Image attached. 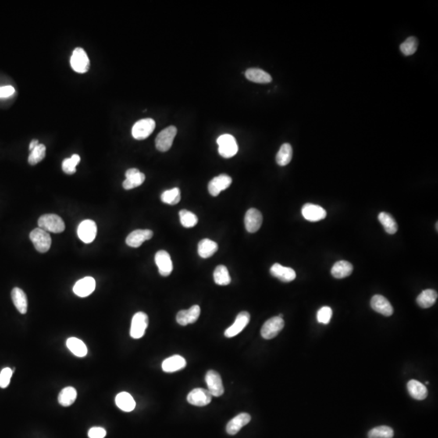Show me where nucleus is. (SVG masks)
<instances>
[{
  "label": "nucleus",
  "mask_w": 438,
  "mask_h": 438,
  "mask_svg": "<svg viewBox=\"0 0 438 438\" xmlns=\"http://www.w3.org/2000/svg\"><path fill=\"white\" fill-rule=\"evenodd\" d=\"M39 228L46 232L53 233H61L65 230V223L60 217L57 214H44L37 221Z\"/></svg>",
  "instance_id": "obj_1"
},
{
  "label": "nucleus",
  "mask_w": 438,
  "mask_h": 438,
  "mask_svg": "<svg viewBox=\"0 0 438 438\" xmlns=\"http://www.w3.org/2000/svg\"><path fill=\"white\" fill-rule=\"evenodd\" d=\"M218 153L224 158H231L237 154L239 147L236 138L232 135L223 134L217 140Z\"/></svg>",
  "instance_id": "obj_2"
},
{
  "label": "nucleus",
  "mask_w": 438,
  "mask_h": 438,
  "mask_svg": "<svg viewBox=\"0 0 438 438\" xmlns=\"http://www.w3.org/2000/svg\"><path fill=\"white\" fill-rule=\"evenodd\" d=\"M29 239L39 253H45L51 248V238L50 234L41 228H36L29 234Z\"/></svg>",
  "instance_id": "obj_3"
},
{
  "label": "nucleus",
  "mask_w": 438,
  "mask_h": 438,
  "mask_svg": "<svg viewBox=\"0 0 438 438\" xmlns=\"http://www.w3.org/2000/svg\"><path fill=\"white\" fill-rule=\"evenodd\" d=\"M155 121L153 119H140L133 125L132 135L136 140H142L152 134L155 129Z\"/></svg>",
  "instance_id": "obj_4"
},
{
  "label": "nucleus",
  "mask_w": 438,
  "mask_h": 438,
  "mask_svg": "<svg viewBox=\"0 0 438 438\" xmlns=\"http://www.w3.org/2000/svg\"><path fill=\"white\" fill-rule=\"evenodd\" d=\"M177 133V129L175 126L168 127L159 133L156 137V148L160 152H166L173 144L174 139Z\"/></svg>",
  "instance_id": "obj_5"
},
{
  "label": "nucleus",
  "mask_w": 438,
  "mask_h": 438,
  "mask_svg": "<svg viewBox=\"0 0 438 438\" xmlns=\"http://www.w3.org/2000/svg\"><path fill=\"white\" fill-rule=\"evenodd\" d=\"M70 61L72 69L78 73H86L90 69V58L83 48L75 49Z\"/></svg>",
  "instance_id": "obj_6"
},
{
  "label": "nucleus",
  "mask_w": 438,
  "mask_h": 438,
  "mask_svg": "<svg viewBox=\"0 0 438 438\" xmlns=\"http://www.w3.org/2000/svg\"><path fill=\"white\" fill-rule=\"evenodd\" d=\"M149 318L147 314L143 311L136 312L133 316L131 324L130 335L133 339H138L142 338L148 327Z\"/></svg>",
  "instance_id": "obj_7"
},
{
  "label": "nucleus",
  "mask_w": 438,
  "mask_h": 438,
  "mask_svg": "<svg viewBox=\"0 0 438 438\" xmlns=\"http://www.w3.org/2000/svg\"><path fill=\"white\" fill-rule=\"evenodd\" d=\"M285 322L282 318L274 317L265 321L261 328V336L265 339H272L280 333L284 327Z\"/></svg>",
  "instance_id": "obj_8"
},
{
  "label": "nucleus",
  "mask_w": 438,
  "mask_h": 438,
  "mask_svg": "<svg viewBox=\"0 0 438 438\" xmlns=\"http://www.w3.org/2000/svg\"><path fill=\"white\" fill-rule=\"evenodd\" d=\"M208 391L214 397H220L223 394L224 387L220 374L214 370H210L205 375Z\"/></svg>",
  "instance_id": "obj_9"
},
{
  "label": "nucleus",
  "mask_w": 438,
  "mask_h": 438,
  "mask_svg": "<svg viewBox=\"0 0 438 438\" xmlns=\"http://www.w3.org/2000/svg\"><path fill=\"white\" fill-rule=\"evenodd\" d=\"M97 231V225L95 222L87 219L80 222L78 226L77 235L81 241L86 243H90L95 240Z\"/></svg>",
  "instance_id": "obj_10"
},
{
  "label": "nucleus",
  "mask_w": 438,
  "mask_h": 438,
  "mask_svg": "<svg viewBox=\"0 0 438 438\" xmlns=\"http://www.w3.org/2000/svg\"><path fill=\"white\" fill-rule=\"evenodd\" d=\"M212 397L211 393L208 391V389L196 388L189 393L187 400L192 405L204 407L211 403Z\"/></svg>",
  "instance_id": "obj_11"
},
{
  "label": "nucleus",
  "mask_w": 438,
  "mask_h": 438,
  "mask_svg": "<svg viewBox=\"0 0 438 438\" xmlns=\"http://www.w3.org/2000/svg\"><path fill=\"white\" fill-rule=\"evenodd\" d=\"M155 263L158 268V272L163 277L169 276L173 270L172 258L169 253L164 250H160L155 255Z\"/></svg>",
  "instance_id": "obj_12"
},
{
  "label": "nucleus",
  "mask_w": 438,
  "mask_h": 438,
  "mask_svg": "<svg viewBox=\"0 0 438 438\" xmlns=\"http://www.w3.org/2000/svg\"><path fill=\"white\" fill-rule=\"evenodd\" d=\"M232 179L229 175L222 174L214 177L208 185V192L213 197H217L221 192L226 190L232 184Z\"/></svg>",
  "instance_id": "obj_13"
},
{
  "label": "nucleus",
  "mask_w": 438,
  "mask_h": 438,
  "mask_svg": "<svg viewBox=\"0 0 438 438\" xmlns=\"http://www.w3.org/2000/svg\"><path fill=\"white\" fill-rule=\"evenodd\" d=\"M96 281L92 277H85L84 279L76 282L73 286V292L81 298L87 297L95 290Z\"/></svg>",
  "instance_id": "obj_14"
},
{
  "label": "nucleus",
  "mask_w": 438,
  "mask_h": 438,
  "mask_svg": "<svg viewBox=\"0 0 438 438\" xmlns=\"http://www.w3.org/2000/svg\"><path fill=\"white\" fill-rule=\"evenodd\" d=\"M262 214L257 208H250L244 217L246 230L249 233H255L261 228L262 224Z\"/></svg>",
  "instance_id": "obj_15"
},
{
  "label": "nucleus",
  "mask_w": 438,
  "mask_h": 438,
  "mask_svg": "<svg viewBox=\"0 0 438 438\" xmlns=\"http://www.w3.org/2000/svg\"><path fill=\"white\" fill-rule=\"evenodd\" d=\"M302 215L309 222H318L326 217L325 208L314 204H305L302 208Z\"/></svg>",
  "instance_id": "obj_16"
},
{
  "label": "nucleus",
  "mask_w": 438,
  "mask_h": 438,
  "mask_svg": "<svg viewBox=\"0 0 438 438\" xmlns=\"http://www.w3.org/2000/svg\"><path fill=\"white\" fill-rule=\"evenodd\" d=\"M249 321L250 314L247 311H241L240 314H238L233 325L226 329L225 336L226 338L235 337L236 335H239L247 326Z\"/></svg>",
  "instance_id": "obj_17"
},
{
  "label": "nucleus",
  "mask_w": 438,
  "mask_h": 438,
  "mask_svg": "<svg viewBox=\"0 0 438 438\" xmlns=\"http://www.w3.org/2000/svg\"><path fill=\"white\" fill-rule=\"evenodd\" d=\"M200 314H201L200 306L193 305L189 309L179 311L176 316V321L179 325L185 326L189 324L195 323L198 320Z\"/></svg>",
  "instance_id": "obj_18"
},
{
  "label": "nucleus",
  "mask_w": 438,
  "mask_h": 438,
  "mask_svg": "<svg viewBox=\"0 0 438 438\" xmlns=\"http://www.w3.org/2000/svg\"><path fill=\"white\" fill-rule=\"evenodd\" d=\"M125 176H126V179L123 181V187L126 190L139 187L144 183L145 179V175L136 168L128 170L125 173Z\"/></svg>",
  "instance_id": "obj_19"
},
{
  "label": "nucleus",
  "mask_w": 438,
  "mask_h": 438,
  "mask_svg": "<svg viewBox=\"0 0 438 438\" xmlns=\"http://www.w3.org/2000/svg\"><path fill=\"white\" fill-rule=\"evenodd\" d=\"M371 307L374 311L385 316V317H389L393 312V308L391 304L389 303V300L386 297H384L381 295H376L372 297V300H371Z\"/></svg>",
  "instance_id": "obj_20"
},
{
  "label": "nucleus",
  "mask_w": 438,
  "mask_h": 438,
  "mask_svg": "<svg viewBox=\"0 0 438 438\" xmlns=\"http://www.w3.org/2000/svg\"><path fill=\"white\" fill-rule=\"evenodd\" d=\"M154 236L152 231L136 230L129 234L126 238V243L129 247H138L146 240H150Z\"/></svg>",
  "instance_id": "obj_21"
},
{
  "label": "nucleus",
  "mask_w": 438,
  "mask_h": 438,
  "mask_svg": "<svg viewBox=\"0 0 438 438\" xmlns=\"http://www.w3.org/2000/svg\"><path fill=\"white\" fill-rule=\"evenodd\" d=\"M270 274L283 282H292L296 278L294 269L290 267L282 266L279 263H275V265H273L270 268Z\"/></svg>",
  "instance_id": "obj_22"
},
{
  "label": "nucleus",
  "mask_w": 438,
  "mask_h": 438,
  "mask_svg": "<svg viewBox=\"0 0 438 438\" xmlns=\"http://www.w3.org/2000/svg\"><path fill=\"white\" fill-rule=\"evenodd\" d=\"M250 421H251V416L249 414L241 413L229 421L226 425V432L228 434L236 435L237 432H240L243 426L247 425Z\"/></svg>",
  "instance_id": "obj_23"
},
{
  "label": "nucleus",
  "mask_w": 438,
  "mask_h": 438,
  "mask_svg": "<svg viewBox=\"0 0 438 438\" xmlns=\"http://www.w3.org/2000/svg\"><path fill=\"white\" fill-rule=\"evenodd\" d=\"M187 364L186 360L181 356L175 354L169 358L165 359L162 362V368L164 372H174L183 369Z\"/></svg>",
  "instance_id": "obj_24"
},
{
  "label": "nucleus",
  "mask_w": 438,
  "mask_h": 438,
  "mask_svg": "<svg viewBox=\"0 0 438 438\" xmlns=\"http://www.w3.org/2000/svg\"><path fill=\"white\" fill-rule=\"evenodd\" d=\"M247 80L259 84H268L272 81V77L269 73L260 68H248L245 72Z\"/></svg>",
  "instance_id": "obj_25"
},
{
  "label": "nucleus",
  "mask_w": 438,
  "mask_h": 438,
  "mask_svg": "<svg viewBox=\"0 0 438 438\" xmlns=\"http://www.w3.org/2000/svg\"><path fill=\"white\" fill-rule=\"evenodd\" d=\"M12 300L16 309L22 314H26L28 309L27 296L23 290L15 287L12 290Z\"/></svg>",
  "instance_id": "obj_26"
},
{
  "label": "nucleus",
  "mask_w": 438,
  "mask_h": 438,
  "mask_svg": "<svg viewBox=\"0 0 438 438\" xmlns=\"http://www.w3.org/2000/svg\"><path fill=\"white\" fill-rule=\"evenodd\" d=\"M407 390H408L410 395L416 400H424L428 396V389H427L426 386L421 382L415 381V380H411L410 382H408Z\"/></svg>",
  "instance_id": "obj_27"
},
{
  "label": "nucleus",
  "mask_w": 438,
  "mask_h": 438,
  "mask_svg": "<svg viewBox=\"0 0 438 438\" xmlns=\"http://www.w3.org/2000/svg\"><path fill=\"white\" fill-rule=\"evenodd\" d=\"M115 403L117 407L122 411L130 412L136 407V402L133 396L127 392H121L117 394L115 398Z\"/></svg>",
  "instance_id": "obj_28"
},
{
  "label": "nucleus",
  "mask_w": 438,
  "mask_h": 438,
  "mask_svg": "<svg viewBox=\"0 0 438 438\" xmlns=\"http://www.w3.org/2000/svg\"><path fill=\"white\" fill-rule=\"evenodd\" d=\"M353 271V266L347 261H339L335 263L331 269V275L335 279H344L350 276Z\"/></svg>",
  "instance_id": "obj_29"
},
{
  "label": "nucleus",
  "mask_w": 438,
  "mask_h": 438,
  "mask_svg": "<svg viewBox=\"0 0 438 438\" xmlns=\"http://www.w3.org/2000/svg\"><path fill=\"white\" fill-rule=\"evenodd\" d=\"M437 292L432 289L423 290L416 299L417 304L422 308H428L436 303Z\"/></svg>",
  "instance_id": "obj_30"
},
{
  "label": "nucleus",
  "mask_w": 438,
  "mask_h": 438,
  "mask_svg": "<svg viewBox=\"0 0 438 438\" xmlns=\"http://www.w3.org/2000/svg\"><path fill=\"white\" fill-rule=\"evenodd\" d=\"M67 347L72 354L77 357H85L88 353L87 347L83 341L72 337L67 340Z\"/></svg>",
  "instance_id": "obj_31"
},
{
  "label": "nucleus",
  "mask_w": 438,
  "mask_h": 438,
  "mask_svg": "<svg viewBox=\"0 0 438 438\" xmlns=\"http://www.w3.org/2000/svg\"><path fill=\"white\" fill-rule=\"evenodd\" d=\"M218 249L216 242L208 239H204L198 243V254L202 258L212 257Z\"/></svg>",
  "instance_id": "obj_32"
},
{
  "label": "nucleus",
  "mask_w": 438,
  "mask_h": 438,
  "mask_svg": "<svg viewBox=\"0 0 438 438\" xmlns=\"http://www.w3.org/2000/svg\"><path fill=\"white\" fill-rule=\"evenodd\" d=\"M76 397H77V392L76 389L72 386H68L62 389L58 394V403L62 407H69L76 401Z\"/></svg>",
  "instance_id": "obj_33"
},
{
  "label": "nucleus",
  "mask_w": 438,
  "mask_h": 438,
  "mask_svg": "<svg viewBox=\"0 0 438 438\" xmlns=\"http://www.w3.org/2000/svg\"><path fill=\"white\" fill-rule=\"evenodd\" d=\"M378 220L382 223L386 232L389 235H393L397 232V222L390 214L386 212L380 213L379 215H378Z\"/></svg>",
  "instance_id": "obj_34"
},
{
  "label": "nucleus",
  "mask_w": 438,
  "mask_h": 438,
  "mask_svg": "<svg viewBox=\"0 0 438 438\" xmlns=\"http://www.w3.org/2000/svg\"><path fill=\"white\" fill-rule=\"evenodd\" d=\"M293 155V150L291 145L288 143L282 144L280 150L277 154L276 162L281 166H284L290 163Z\"/></svg>",
  "instance_id": "obj_35"
},
{
  "label": "nucleus",
  "mask_w": 438,
  "mask_h": 438,
  "mask_svg": "<svg viewBox=\"0 0 438 438\" xmlns=\"http://www.w3.org/2000/svg\"><path fill=\"white\" fill-rule=\"evenodd\" d=\"M214 279L215 283L220 285V286H226V285L230 284L231 281H232L227 268L225 265H222L216 267L214 273Z\"/></svg>",
  "instance_id": "obj_36"
},
{
  "label": "nucleus",
  "mask_w": 438,
  "mask_h": 438,
  "mask_svg": "<svg viewBox=\"0 0 438 438\" xmlns=\"http://www.w3.org/2000/svg\"><path fill=\"white\" fill-rule=\"evenodd\" d=\"M181 199V195H180V190L178 187H174V189L166 190L163 192L161 195V200L162 202L165 204H178L180 201Z\"/></svg>",
  "instance_id": "obj_37"
},
{
  "label": "nucleus",
  "mask_w": 438,
  "mask_h": 438,
  "mask_svg": "<svg viewBox=\"0 0 438 438\" xmlns=\"http://www.w3.org/2000/svg\"><path fill=\"white\" fill-rule=\"evenodd\" d=\"M46 151H47L46 146L43 144H39L32 150L31 153L29 154V158H28V162L32 165H36V164L41 162L45 158Z\"/></svg>",
  "instance_id": "obj_38"
},
{
  "label": "nucleus",
  "mask_w": 438,
  "mask_h": 438,
  "mask_svg": "<svg viewBox=\"0 0 438 438\" xmlns=\"http://www.w3.org/2000/svg\"><path fill=\"white\" fill-rule=\"evenodd\" d=\"M393 430L390 427L378 426L368 432V438H393Z\"/></svg>",
  "instance_id": "obj_39"
},
{
  "label": "nucleus",
  "mask_w": 438,
  "mask_h": 438,
  "mask_svg": "<svg viewBox=\"0 0 438 438\" xmlns=\"http://www.w3.org/2000/svg\"><path fill=\"white\" fill-rule=\"evenodd\" d=\"M179 218H180L182 226L186 228L193 227L197 225V222H198L197 215L190 212V211H186V210L179 211Z\"/></svg>",
  "instance_id": "obj_40"
},
{
  "label": "nucleus",
  "mask_w": 438,
  "mask_h": 438,
  "mask_svg": "<svg viewBox=\"0 0 438 438\" xmlns=\"http://www.w3.org/2000/svg\"><path fill=\"white\" fill-rule=\"evenodd\" d=\"M418 47V40L415 37H409L400 45V51L403 55H412L415 54Z\"/></svg>",
  "instance_id": "obj_41"
},
{
  "label": "nucleus",
  "mask_w": 438,
  "mask_h": 438,
  "mask_svg": "<svg viewBox=\"0 0 438 438\" xmlns=\"http://www.w3.org/2000/svg\"><path fill=\"white\" fill-rule=\"evenodd\" d=\"M80 156L78 154H73L70 158H66V159L64 160L62 163V171L68 175L76 173V166L80 162Z\"/></svg>",
  "instance_id": "obj_42"
},
{
  "label": "nucleus",
  "mask_w": 438,
  "mask_h": 438,
  "mask_svg": "<svg viewBox=\"0 0 438 438\" xmlns=\"http://www.w3.org/2000/svg\"><path fill=\"white\" fill-rule=\"evenodd\" d=\"M332 315H333V311H332L331 308L328 306H325V307L320 308L319 311H318L317 319H318L319 323L327 325L330 321Z\"/></svg>",
  "instance_id": "obj_43"
},
{
  "label": "nucleus",
  "mask_w": 438,
  "mask_h": 438,
  "mask_svg": "<svg viewBox=\"0 0 438 438\" xmlns=\"http://www.w3.org/2000/svg\"><path fill=\"white\" fill-rule=\"evenodd\" d=\"M12 374H13V372L10 368H4L0 372V387L3 388V389L8 387L10 382H11Z\"/></svg>",
  "instance_id": "obj_44"
},
{
  "label": "nucleus",
  "mask_w": 438,
  "mask_h": 438,
  "mask_svg": "<svg viewBox=\"0 0 438 438\" xmlns=\"http://www.w3.org/2000/svg\"><path fill=\"white\" fill-rule=\"evenodd\" d=\"M107 435V431L101 427H93L88 432L90 438H104Z\"/></svg>",
  "instance_id": "obj_45"
},
{
  "label": "nucleus",
  "mask_w": 438,
  "mask_h": 438,
  "mask_svg": "<svg viewBox=\"0 0 438 438\" xmlns=\"http://www.w3.org/2000/svg\"><path fill=\"white\" fill-rule=\"evenodd\" d=\"M15 89L12 86H7L0 87V97H8L13 95Z\"/></svg>",
  "instance_id": "obj_46"
},
{
  "label": "nucleus",
  "mask_w": 438,
  "mask_h": 438,
  "mask_svg": "<svg viewBox=\"0 0 438 438\" xmlns=\"http://www.w3.org/2000/svg\"><path fill=\"white\" fill-rule=\"evenodd\" d=\"M38 144H39L38 140H32L31 143H30V144H29V150H30V151H32V150H33V149L35 148L36 146L38 145Z\"/></svg>",
  "instance_id": "obj_47"
}]
</instances>
